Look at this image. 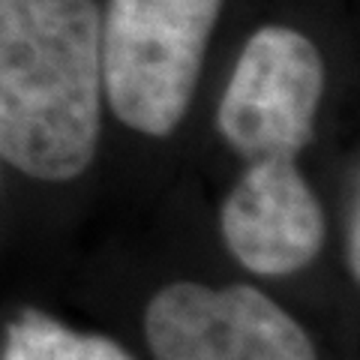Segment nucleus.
<instances>
[{
	"label": "nucleus",
	"mask_w": 360,
	"mask_h": 360,
	"mask_svg": "<svg viewBox=\"0 0 360 360\" xmlns=\"http://www.w3.org/2000/svg\"><path fill=\"white\" fill-rule=\"evenodd\" d=\"M360 193H357V177H352V195L345 198V222H342V243H345V267L352 279L357 283L360 276Z\"/></svg>",
	"instance_id": "obj_7"
},
{
	"label": "nucleus",
	"mask_w": 360,
	"mask_h": 360,
	"mask_svg": "<svg viewBox=\"0 0 360 360\" xmlns=\"http://www.w3.org/2000/svg\"><path fill=\"white\" fill-rule=\"evenodd\" d=\"M94 0H0V160L45 184L84 174L103 132Z\"/></svg>",
	"instance_id": "obj_1"
},
{
	"label": "nucleus",
	"mask_w": 360,
	"mask_h": 360,
	"mask_svg": "<svg viewBox=\"0 0 360 360\" xmlns=\"http://www.w3.org/2000/svg\"><path fill=\"white\" fill-rule=\"evenodd\" d=\"M153 360H319L303 324L262 288L172 283L144 309Z\"/></svg>",
	"instance_id": "obj_4"
},
{
	"label": "nucleus",
	"mask_w": 360,
	"mask_h": 360,
	"mask_svg": "<svg viewBox=\"0 0 360 360\" xmlns=\"http://www.w3.org/2000/svg\"><path fill=\"white\" fill-rule=\"evenodd\" d=\"M222 0H108L99 15L103 94L115 117L148 139L186 117Z\"/></svg>",
	"instance_id": "obj_2"
},
{
	"label": "nucleus",
	"mask_w": 360,
	"mask_h": 360,
	"mask_svg": "<svg viewBox=\"0 0 360 360\" xmlns=\"http://www.w3.org/2000/svg\"><path fill=\"white\" fill-rule=\"evenodd\" d=\"M0 360H135L117 340L75 330L49 312L25 309L6 324Z\"/></svg>",
	"instance_id": "obj_6"
},
{
	"label": "nucleus",
	"mask_w": 360,
	"mask_h": 360,
	"mask_svg": "<svg viewBox=\"0 0 360 360\" xmlns=\"http://www.w3.org/2000/svg\"><path fill=\"white\" fill-rule=\"evenodd\" d=\"M219 210L222 240L255 276H291L324 246V213L295 156L246 160Z\"/></svg>",
	"instance_id": "obj_5"
},
{
	"label": "nucleus",
	"mask_w": 360,
	"mask_h": 360,
	"mask_svg": "<svg viewBox=\"0 0 360 360\" xmlns=\"http://www.w3.org/2000/svg\"><path fill=\"white\" fill-rule=\"evenodd\" d=\"M321 51L295 27L267 25L246 39L217 108V129L243 160L300 156L324 99Z\"/></svg>",
	"instance_id": "obj_3"
}]
</instances>
